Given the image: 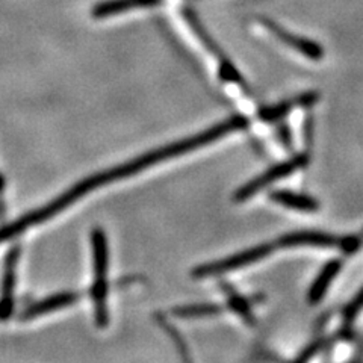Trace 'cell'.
Segmentation results:
<instances>
[{
  "label": "cell",
  "instance_id": "cell-1",
  "mask_svg": "<svg viewBox=\"0 0 363 363\" xmlns=\"http://www.w3.org/2000/svg\"><path fill=\"white\" fill-rule=\"evenodd\" d=\"M174 156L176 155H174L173 145L167 144L164 147H159V149L147 152L138 157H133L128 162H123L117 167L105 169V172L94 173L93 176L85 177L81 182H77V184L73 185L72 188H68L65 192H62V194L49 201L48 204H44L43 208L30 211L26 215H23V217L18 218L17 221L2 227V229H0V242L13 240V238L21 235L23 232H26L30 225H38L44 221L53 218L56 213H60L68 206H72L73 203L89 194L91 191H94L104 185L112 184V182H117L120 179H126L133 174H138L144 172V169L150 168L156 164H161L164 161H168V159H173Z\"/></svg>",
  "mask_w": 363,
  "mask_h": 363
},
{
  "label": "cell",
  "instance_id": "cell-2",
  "mask_svg": "<svg viewBox=\"0 0 363 363\" xmlns=\"http://www.w3.org/2000/svg\"><path fill=\"white\" fill-rule=\"evenodd\" d=\"M91 260H93V285L89 288V297L93 301L94 320L97 327L105 328L109 324L108 311V271H109V248L108 238L100 227L91 230Z\"/></svg>",
  "mask_w": 363,
  "mask_h": 363
},
{
  "label": "cell",
  "instance_id": "cell-3",
  "mask_svg": "<svg viewBox=\"0 0 363 363\" xmlns=\"http://www.w3.org/2000/svg\"><path fill=\"white\" fill-rule=\"evenodd\" d=\"M277 248H279L277 241L260 244V245L252 247L248 250H244V252L238 253L235 256L217 260V262H212V264L201 265L192 271V276L201 279V277H209V276H215V274H223V272L240 269V268L256 264V262H259V260L268 257Z\"/></svg>",
  "mask_w": 363,
  "mask_h": 363
},
{
  "label": "cell",
  "instance_id": "cell-4",
  "mask_svg": "<svg viewBox=\"0 0 363 363\" xmlns=\"http://www.w3.org/2000/svg\"><path fill=\"white\" fill-rule=\"evenodd\" d=\"M306 162H308V156L300 155L297 157L291 159V161L274 165L272 168H269L268 172H265L264 174H260L256 179L250 180L248 184H245L242 188L238 189L235 199L238 201L248 200L250 197H253L255 194H257L259 191H262L265 186L271 185L272 182H276L279 179H283V177L292 174L294 172H297L298 168L306 165Z\"/></svg>",
  "mask_w": 363,
  "mask_h": 363
},
{
  "label": "cell",
  "instance_id": "cell-5",
  "mask_svg": "<svg viewBox=\"0 0 363 363\" xmlns=\"http://www.w3.org/2000/svg\"><path fill=\"white\" fill-rule=\"evenodd\" d=\"M20 253V245H16L8 250L4 260L2 283H0V321H6L14 311V295L17 286V269Z\"/></svg>",
  "mask_w": 363,
  "mask_h": 363
},
{
  "label": "cell",
  "instance_id": "cell-6",
  "mask_svg": "<svg viewBox=\"0 0 363 363\" xmlns=\"http://www.w3.org/2000/svg\"><path fill=\"white\" fill-rule=\"evenodd\" d=\"M260 23H262V26L267 28L272 33V35H276V38H279L283 44H286L295 52L304 55L306 58H311L315 61L323 58L324 52L321 49V45L318 43L294 35V33L288 32L286 29H283L281 26L277 25V23H274L269 18H260Z\"/></svg>",
  "mask_w": 363,
  "mask_h": 363
},
{
  "label": "cell",
  "instance_id": "cell-7",
  "mask_svg": "<svg viewBox=\"0 0 363 363\" xmlns=\"http://www.w3.org/2000/svg\"><path fill=\"white\" fill-rule=\"evenodd\" d=\"M79 297V292H73V291H67V292H58V294H53L49 295V297H45L37 303H33L25 309V312L21 313V321H30V320H35V318H40L43 315H48L52 313L55 311H60V309H65L68 306L74 304Z\"/></svg>",
  "mask_w": 363,
  "mask_h": 363
},
{
  "label": "cell",
  "instance_id": "cell-8",
  "mask_svg": "<svg viewBox=\"0 0 363 363\" xmlns=\"http://www.w3.org/2000/svg\"><path fill=\"white\" fill-rule=\"evenodd\" d=\"M164 0H106L94 6L93 17L94 18H106L126 13V11L135 8H152L162 5Z\"/></svg>",
  "mask_w": 363,
  "mask_h": 363
},
{
  "label": "cell",
  "instance_id": "cell-9",
  "mask_svg": "<svg viewBox=\"0 0 363 363\" xmlns=\"http://www.w3.org/2000/svg\"><path fill=\"white\" fill-rule=\"evenodd\" d=\"M271 200L277 204H281L288 209H294L298 212H315L318 211V201L309 196L297 194L292 191H274L271 192Z\"/></svg>",
  "mask_w": 363,
  "mask_h": 363
},
{
  "label": "cell",
  "instance_id": "cell-10",
  "mask_svg": "<svg viewBox=\"0 0 363 363\" xmlns=\"http://www.w3.org/2000/svg\"><path fill=\"white\" fill-rule=\"evenodd\" d=\"M339 271H340V262H337V260H333V262L327 264L323 268V271L320 272V276H318V279L313 281V285L311 286V291H309L311 303L316 304L324 297L328 286L332 285V281H333V279L336 277Z\"/></svg>",
  "mask_w": 363,
  "mask_h": 363
},
{
  "label": "cell",
  "instance_id": "cell-11",
  "mask_svg": "<svg viewBox=\"0 0 363 363\" xmlns=\"http://www.w3.org/2000/svg\"><path fill=\"white\" fill-rule=\"evenodd\" d=\"M223 309L217 304H191V306H180V308L173 309L174 316L177 318H204L220 313Z\"/></svg>",
  "mask_w": 363,
  "mask_h": 363
},
{
  "label": "cell",
  "instance_id": "cell-12",
  "mask_svg": "<svg viewBox=\"0 0 363 363\" xmlns=\"http://www.w3.org/2000/svg\"><path fill=\"white\" fill-rule=\"evenodd\" d=\"M363 309V288L356 294V297L351 300V303L345 308L344 312V318H345V323H353L357 315L362 312Z\"/></svg>",
  "mask_w": 363,
  "mask_h": 363
},
{
  "label": "cell",
  "instance_id": "cell-13",
  "mask_svg": "<svg viewBox=\"0 0 363 363\" xmlns=\"http://www.w3.org/2000/svg\"><path fill=\"white\" fill-rule=\"evenodd\" d=\"M5 185H6V184H5V177H4L2 174H0V192H2V191L5 189Z\"/></svg>",
  "mask_w": 363,
  "mask_h": 363
}]
</instances>
